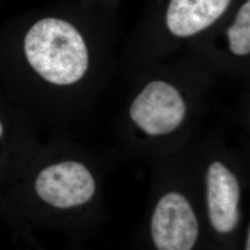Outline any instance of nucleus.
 <instances>
[{
    "label": "nucleus",
    "instance_id": "nucleus-1",
    "mask_svg": "<svg viewBox=\"0 0 250 250\" xmlns=\"http://www.w3.org/2000/svg\"><path fill=\"white\" fill-rule=\"evenodd\" d=\"M9 207L33 230L69 240L98 238L109 219L99 176L81 160L67 158L41 166L4 192Z\"/></svg>",
    "mask_w": 250,
    "mask_h": 250
},
{
    "label": "nucleus",
    "instance_id": "nucleus-2",
    "mask_svg": "<svg viewBox=\"0 0 250 250\" xmlns=\"http://www.w3.org/2000/svg\"><path fill=\"white\" fill-rule=\"evenodd\" d=\"M134 250H208L197 180H158L132 237Z\"/></svg>",
    "mask_w": 250,
    "mask_h": 250
},
{
    "label": "nucleus",
    "instance_id": "nucleus-3",
    "mask_svg": "<svg viewBox=\"0 0 250 250\" xmlns=\"http://www.w3.org/2000/svg\"><path fill=\"white\" fill-rule=\"evenodd\" d=\"M208 250H236L247 224L246 188L224 160L212 159L197 180Z\"/></svg>",
    "mask_w": 250,
    "mask_h": 250
},
{
    "label": "nucleus",
    "instance_id": "nucleus-4",
    "mask_svg": "<svg viewBox=\"0 0 250 250\" xmlns=\"http://www.w3.org/2000/svg\"><path fill=\"white\" fill-rule=\"evenodd\" d=\"M24 51L35 71L55 84L74 83L88 68V51L83 37L62 20L39 21L27 33Z\"/></svg>",
    "mask_w": 250,
    "mask_h": 250
},
{
    "label": "nucleus",
    "instance_id": "nucleus-5",
    "mask_svg": "<svg viewBox=\"0 0 250 250\" xmlns=\"http://www.w3.org/2000/svg\"><path fill=\"white\" fill-rule=\"evenodd\" d=\"M186 112L187 107L178 90L161 81L148 83L130 108L132 121L150 137L165 136L176 131Z\"/></svg>",
    "mask_w": 250,
    "mask_h": 250
},
{
    "label": "nucleus",
    "instance_id": "nucleus-6",
    "mask_svg": "<svg viewBox=\"0 0 250 250\" xmlns=\"http://www.w3.org/2000/svg\"><path fill=\"white\" fill-rule=\"evenodd\" d=\"M231 0H170L166 22L179 37L194 36L210 26L230 5Z\"/></svg>",
    "mask_w": 250,
    "mask_h": 250
},
{
    "label": "nucleus",
    "instance_id": "nucleus-7",
    "mask_svg": "<svg viewBox=\"0 0 250 250\" xmlns=\"http://www.w3.org/2000/svg\"><path fill=\"white\" fill-rule=\"evenodd\" d=\"M229 46L236 56H246L250 52V1L239 9L234 22L227 31Z\"/></svg>",
    "mask_w": 250,
    "mask_h": 250
},
{
    "label": "nucleus",
    "instance_id": "nucleus-8",
    "mask_svg": "<svg viewBox=\"0 0 250 250\" xmlns=\"http://www.w3.org/2000/svg\"><path fill=\"white\" fill-rule=\"evenodd\" d=\"M236 250H250V222L248 220L247 224L244 227L241 240Z\"/></svg>",
    "mask_w": 250,
    "mask_h": 250
},
{
    "label": "nucleus",
    "instance_id": "nucleus-9",
    "mask_svg": "<svg viewBox=\"0 0 250 250\" xmlns=\"http://www.w3.org/2000/svg\"><path fill=\"white\" fill-rule=\"evenodd\" d=\"M43 250H46L44 249ZM61 250H87L83 246V242L74 241V240H69L68 244L64 246V248Z\"/></svg>",
    "mask_w": 250,
    "mask_h": 250
},
{
    "label": "nucleus",
    "instance_id": "nucleus-10",
    "mask_svg": "<svg viewBox=\"0 0 250 250\" xmlns=\"http://www.w3.org/2000/svg\"><path fill=\"white\" fill-rule=\"evenodd\" d=\"M3 135H4V128H3V125L0 122V139H2Z\"/></svg>",
    "mask_w": 250,
    "mask_h": 250
}]
</instances>
